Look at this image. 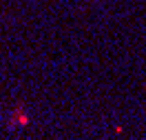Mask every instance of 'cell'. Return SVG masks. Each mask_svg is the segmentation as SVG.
Instances as JSON below:
<instances>
[{"mask_svg":"<svg viewBox=\"0 0 146 140\" xmlns=\"http://www.w3.org/2000/svg\"><path fill=\"white\" fill-rule=\"evenodd\" d=\"M27 125H29V116L25 113V109H22V107H18L16 111L11 113L9 127H11V129H16V127H27Z\"/></svg>","mask_w":146,"mask_h":140,"instance_id":"obj_1","label":"cell"}]
</instances>
